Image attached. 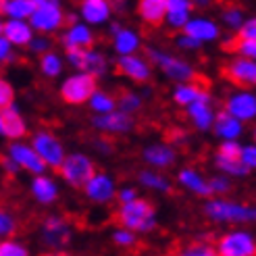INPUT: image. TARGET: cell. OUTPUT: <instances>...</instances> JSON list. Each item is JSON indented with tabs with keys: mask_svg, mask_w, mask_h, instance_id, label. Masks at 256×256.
Instances as JSON below:
<instances>
[{
	"mask_svg": "<svg viewBox=\"0 0 256 256\" xmlns=\"http://www.w3.org/2000/svg\"><path fill=\"white\" fill-rule=\"evenodd\" d=\"M98 90V82L90 78L86 73H65L58 80V98L65 102L67 106H86L90 96Z\"/></svg>",
	"mask_w": 256,
	"mask_h": 256,
	"instance_id": "cell-10",
	"label": "cell"
},
{
	"mask_svg": "<svg viewBox=\"0 0 256 256\" xmlns=\"http://www.w3.org/2000/svg\"><path fill=\"white\" fill-rule=\"evenodd\" d=\"M117 190H119V182L110 171L106 169H96L94 175L88 179L86 186L82 188L84 198L94 204V206H110L117 198Z\"/></svg>",
	"mask_w": 256,
	"mask_h": 256,
	"instance_id": "cell-11",
	"label": "cell"
},
{
	"mask_svg": "<svg viewBox=\"0 0 256 256\" xmlns=\"http://www.w3.org/2000/svg\"><path fill=\"white\" fill-rule=\"evenodd\" d=\"M173 256H216V254H214V248H212V242L198 238V240L188 242V244H184V246H179Z\"/></svg>",
	"mask_w": 256,
	"mask_h": 256,
	"instance_id": "cell-39",
	"label": "cell"
},
{
	"mask_svg": "<svg viewBox=\"0 0 256 256\" xmlns=\"http://www.w3.org/2000/svg\"><path fill=\"white\" fill-rule=\"evenodd\" d=\"M212 167H214V171L219 175H225L229 179H234V182H236V179L250 177V171L242 167V162L238 158H225L221 154H216V152L212 154Z\"/></svg>",
	"mask_w": 256,
	"mask_h": 256,
	"instance_id": "cell-37",
	"label": "cell"
},
{
	"mask_svg": "<svg viewBox=\"0 0 256 256\" xmlns=\"http://www.w3.org/2000/svg\"><path fill=\"white\" fill-rule=\"evenodd\" d=\"M110 50L114 56H130V54H140L144 50V36L140 30L132 28V25H121L117 34L110 36Z\"/></svg>",
	"mask_w": 256,
	"mask_h": 256,
	"instance_id": "cell-24",
	"label": "cell"
},
{
	"mask_svg": "<svg viewBox=\"0 0 256 256\" xmlns=\"http://www.w3.org/2000/svg\"><path fill=\"white\" fill-rule=\"evenodd\" d=\"M136 15L148 28H160L164 21V0H138Z\"/></svg>",
	"mask_w": 256,
	"mask_h": 256,
	"instance_id": "cell-31",
	"label": "cell"
},
{
	"mask_svg": "<svg viewBox=\"0 0 256 256\" xmlns=\"http://www.w3.org/2000/svg\"><path fill=\"white\" fill-rule=\"evenodd\" d=\"M223 78L240 90H252L256 86V60L232 56L223 67Z\"/></svg>",
	"mask_w": 256,
	"mask_h": 256,
	"instance_id": "cell-21",
	"label": "cell"
},
{
	"mask_svg": "<svg viewBox=\"0 0 256 256\" xmlns=\"http://www.w3.org/2000/svg\"><path fill=\"white\" fill-rule=\"evenodd\" d=\"M140 158L146 164V169L167 173L169 169H173L177 164L179 152L169 142H164V140H154V142H148L142 146Z\"/></svg>",
	"mask_w": 256,
	"mask_h": 256,
	"instance_id": "cell-13",
	"label": "cell"
},
{
	"mask_svg": "<svg viewBox=\"0 0 256 256\" xmlns=\"http://www.w3.org/2000/svg\"><path fill=\"white\" fill-rule=\"evenodd\" d=\"M140 196H142V192L138 190V186L136 184H123V186H119V190H117V198H114V202L119 204H130V202H134V200H138Z\"/></svg>",
	"mask_w": 256,
	"mask_h": 256,
	"instance_id": "cell-48",
	"label": "cell"
},
{
	"mask_svg": "<svg viewBox=\"0 0 256 256\" xmlns=\"http://www.w3.org/2000/svg\"><path fill=\"white\" fill-rule=\"evenodd\" d=\"M0 173L6 175V177H19L21 175V169L17 167V162L12 160L10 156L2 154V156H0Z\"/></svg>",
	"mask_w": 256,
	"mask_h": 256,
	"instance_id": "cell-54",
	"label": "cell"
},
{
	"mask_svg": "<svg viewBox=\"0 0 256 256\" xmlns=\"http://www.w3.org/2000/svg\"><path fill=\"white\" fill-rule=\"evenodd\" d=\"M67 8L60 0H34V10L28 19L34 34L54 38L67 25Z\"/></svg>",
	"mask_w": 256,
	"mask_h": 256,
	"instance_id": "cell-4",
	"label": "cell"
},
{
	"mask_svg": "<svg viewBox=\"0 0 256 256\" xmlns=\"http://www.w3.org/2000/svg\"><path fill=\"white\" fill-rule=\"evenodd\" d=\"M40 256H71V254H67V252H42Z\"/></svg>",
	"mask_w": 256,
	"mask_h": 256,
	"instance_id": "cell-55",
	"label": "cell"
},
{
	"mask_svg": "<svg viewBox=\"0 0 256 256\" xmlns=\"http://www.w3.org/2000/svg\"><path fill=\"white\" fill-rule=\"evenodd\" d=\"M90 146H92V150L96 152L98 156L102 158H110L114 152H117V146H114V142L110 138H104V136H96L92 142H90Z\"/></svg>",
	"mask_w": 256,
	"mask_h": 256,
	"instance_id": "cell-45",
	"label": "cell"
},
{
	"mask_svg": "<svg viewBox=\"0 0 256 256\" xmlns=\"http://www.w3.org/2000/svg\"><path fill=\"white\" fill-rule=\"evenodd\" d=\"M142 54L148 58L152 69H156L162 78L167 82H171L173 86L198 82V67L188 56H182V54H177L173 50L158 46V44L146 46Z\"/></svg>",
	"mask_w": 256,
	"mask_h": 256,
	"instance_id": "cell-1",
	"label": "cell"
},
{
	"mask_svg": "<svg viewBox=\"0 0 256 256\" xmlns=\"http://www.w3.org/2000/svg\"><path fill=\"white\" fill-rule=\"evenodd\" d=\"M210 134L219 140V142H242V138L246 136V125L219 108L216 110Z\"/></svg>",
	"mask_w": 256,
	"mask_h": 256,
	"instance_id": "cell-26",
	"label": "cell"
},
{
	"mask_svg": "<svg viewBox=\"0 0 256 256\" xmlns=\"http://www.w3.org/2000/svg\"><path fill=\"white\" fill-rule=\"evenodd\" d=\"M204 219L221 227H248L256 221V206L238 198H206L202 204Z\"/></svg>",
	"mask_w": 256,
	"mask_h": 256,
	"instance_id": "cell-2",
	"label": "cell"
},
{
	"mask_svg": "<svg viewBox=\"0 0 256 256\" xmlns=\"http://www.w3.org/2000/svg\"><path fill=\"white\" fill-rule=\"evenodd\" d=\"M240 148H242V142H219V146H216L214 152L225 156V158H238Z\"/></svg>",
	"mask_w": 256,
	"mask_h": 256,
	"instance_id": "cell-52",
	"label": "cell"
},
{
	"mask_svg": "<svg viewBox=\"0 0 256 256\" xmlns=\"http://www.w3.org/2000/svg\"><path fill=\"white\" fill-rule=\"evenodd\" d=\"M86 106L90 108V112H92V117L112 112V110H117V94H112L110 90L98 86V90H96L92 96H90Z\"/></svg>",
	"mask_w": 256,
	"mask_h": 256,
	"instance_id": "cell-33",
	"label": "cell"
},
{
	"mask_svg": "<svg viewBox=\"0 0 256 256\" xmlns=\"http://www.w3.org/2000/svg\"><path fill=\"white\" fill-rule=\"evenodd\" d=\"M0 136H2V114H0Z\"/></svg>",
	"mask_w": 256,
	"mask_h": 256,
	"instance_id": "cell-57",
	"label": "cell"
},
{
	"mask_svg": "<svg viewBox=\"0 0 256 256\" xmlns=\"http://www.w3.org/2000/svg\"><path fill=\"white\" fill-rule=\"evenodd\" d=\"M236 36H238V40H256V17L248 15Z\"/></svg>",
	"mask_w": 256,
	"mask_h": 256,
	"instance_id": "cell-51",
	"label": "cell"
},
{
	"mask_svg": "<svg viewBox=\"0 0 256 256\" xmlns=\"http://www.w3.org/2000/svg\"><path fill=\"white\" fill-rule=\"evenodd\" d=\"M4 154L10 156L17 162V167L21 169V173H28L32 177L36 175H44L48 173V169L44 167V162L40 160V156L34 152V148L30 146L28 140H19V142H10L6 144Z\"/></svg>",
	"mask_w": 256,
	"mask_h": 256,
	"instance_id": "cell-19",
	"label": "cell"
},
{
	"mask_svg": "<svg viewBox=\"0 0 256 256\" xmlns=\"http://www.w3.org/2000/svg\"><path fill=\"white\" fill-rule=\"evenodd\" d=\"M17 102V90L12 86V82L4 75H0V110L15 104Z\"/></svg>",
	"mask_w": 256,
	"mask_h": 256,
	"instance_id": "cell-44",
	"label": "cell"
},
{
	"mask_svg": "<svg viewBox=\"0 0 256 256\" xmlns=\"http://www.w3.org/2000/svg\"><path fill=\"white\" fill-rule=\"evenodd\" d=\"M62 48V52H75V50H86V48H94L98 42V36L92 28H88L82 21H73L67 23L56 36V40Z\"/></svg>",
	"mask_w": 256,
	"mask_h": 256,
	"instance_id": "cell-15",
	"label": "cell"
},
{
	"mask_svg": "<svg viewBox=\"0 0 256 256\" xmlns=\"http://www.w3.org/2000/svg\"><path fill=\"white\" fill-rule=\"evenodd\" d=\"M34 0H0V17L4 21H28Z\"/></svg>",
	"mask_w": 256,
	"mask_h": 256,
	"instance_id": "cell-34",
	"label": "cell"
},
{
	"mask_svg": "<svg viewBox=\"0 0 256 256\" xmlns=\"http://www.w3.org/2000/svg\"><path fill=\"white\" fill-rule=\"evenodd\" d=\"M2 114V140L6 142H19V140H25L30 136V121L23 114V110L19 108V104H10L6 108L0 110Z\"/></svg>",
	"mask_w": 256,
	"mask_h": 256,
	"instance_id": "cell-23",
	"label": "cell"
},
{
	"mask_svg": "<svg viewBox=\"0 0 256 256\" xmlns=\"http://www.w3.org/2000/svg\"><path fill=\"white\" fill-rule=\"evenodd\" d=\"M30 146L34 148V152L38 156H40V160L44 162V167L50 171H56L60 167L62 158L67 156V146L65 142H62V138L54 132L50 130V127H38L36 132L30 134Z\"/></svg>",
	"mask_w": 256,
	"mask_h": 256,
	"instance_id": "cell-7",
	"label": "cell"
},
{
	"mask_svg": "<svg viewBox=\"0 0 256 256\" xmlns=\"http://www.w3.org/2000/svg\"><path fill=\"white\" fill-rule=\"evenodd\" d=\"M112 71L121 75L123 80L132 82L134 86H146L152 82V75H154V69H152V65L142 52L130 56H114Z\"/></svg>",
	"mask_w": 256,
	"mask_h": 256,
	"instance_id": "cell-12",
	"label": "cell"
},
{
	"mask_svg": "<svg viewBox=\"0 0 256 256\" xmlns=\"http://www.w3.org/2000/svg\"><path fill=\"white\" fill-rule=\"evenodd\" d=\"M0 256H34L28 242H23L19 236L0 242Z\"/></svg>",
	"mask_w": 256,
	"mask_h": 256,
	"instance_id": "cell-42",
	"label": "cell"
},
{
	"mask_svg": "<svg viewBox=\"0 0 256 256\" xmlns=\"http://www.w3.org/2000/svg\"><path fill=\"white\" fill-rule=\"evenodd\" d=\"M52 48H54V38L40 36V34H36V36H34V40L28 44L30 54H34V56H38V58H40L42 54H46V52H50Z\"/></svg>",
	"mask_w": 256,
	"mask_h": 256,
	"instance_id": "cell-43",
	"label": "cell"
},
{
	"mask_svg": "<svg viewBox=\"0 0 256 256\" xmlns=\"http://www.w3.org/2000/svg\"><path fill=\"white\" fill-rule=\"evenodd\" d=\"M175 184L179 186V190H184L196 198H202V200L210 198L208 177L202 173V169L194 167V164H184V167H179L175 173Z\"/></svg>",
	"mask_w": 256,
	"mask_h": 256,
	"instance_id": "cell-22",
	"label": "cell"
},
{
	"mask_svg": "<svg viewBox=\"0 0 256 256\" xmlns=\"http://www.w3.org/2000/svg\"><path fill=\"white\" fill-rule=\"evenodd\" d=\"M169 144H171L173 148L190 144V134L184 130V127H173V130L169 132Z\"/></svg>",
	"mask_w": 256,
	"mask_h": 256,
	"instance_id": "cell-53",
	"label": "cell"
},
{
	"mask_svg": "<svg viewBox=\"0 0 256 256\" xmlns=\"http://www.w3.org/2000/svg\"><path fill=\"white\" fill-rule=\"evenodd\" d=\"M75 15L82 23H86L88 28H92L94 32L98 28H106L114 17V8L110 0H82L78 4Z\"/></svg>",
	"mask_w": 256,
	"mask_h": 256,
	"instance_id": "cell-18",
	"label": "cell"
},
{
	"mask_svg": "<svg viewBox=\"0 0 256 256\" xmlns=\"http://www.w3.org/2000/svg\"><path fill=\"white\" fill-rule=\"evenodd\" d=\"M136 186L138 190L142 192H152V194H160V196H167L173 192V179L167 173H160V171H152V169H142L138 171L136 175Z\"/></svg>",
	"mask_w": 256,
	"mask_h": 256,
	"instance_id": "cell-29",
	"label": "cell"
},
{
	"mask_svg": "<svg viewBox=\"0 0 256 256\" xmlns=\"http://www.w3.org/2000/svg\"><path fill=\"white\" fill-rule=\"evenodd\" d=\"M216 256H256V236L250 227H229L214 238Z\"/></svg>",
	"mask_w": 256,
	"mask_h": 256,
	"instance_id": "cell-9",
	"label": "cell"
},
{
	"mask_svg": "<svg viewBox=\"0 0 256 256\" xmlns=\"http://www.w3.org/2000/svg\"><path fill=\"white\" fill-rule=\"evenodd\" d=\"M114 219L125 229L134 232L138 238L148 236L158 227V210L154 206V202L146 196H140L138 200L130 204H121L114 210Z\"/></svg>",
	"mask_w": 256,
	"mask_h": 256,
	"instance_id": "cell-3",
	"label": "cell"
},
{
	"mask_svg": "<svg viewBox=\"0 0 256 256\" xmlns=\"http://www.w3.org/2000/svg\"><path fill=\"white\" fill-rule=\"evenodd\" d=\"M248 17V12L242 8L240 4H225L219 12V19H216V23H219V28L229 32V34H238V30L244 25Z\"/></svg>",
	"mask_w": 256,
	"mask_h": 256,
	"instance_id": "cell-35",
	"label": "cell"
},
{
	"mask_svg": "<svg viewBox=\"0 0 256 256\" xmlns=\"http://www.w3.org/2000/svg\"><path fill=\"white\" fill-rule=\"evenodd\" d=\"M173 44H175V48H177V52H182V56H184V54H196V52H200V50H202V46H200L198 42H194L192 38H188V36H184V34H177L175 40H173Z\"/></svg>",
	"mask_w": 256,
	"mask_h": 256,
	"instance_id": "cell-47",
	"label": "cell"
},
{
	"mask_svg": "<svg viewBox=\"0 0 256 256\" xmlns=\"http://www.w3.org/2000/svg\"><path fill=\"white\" fill-rule=\"evenodd\" d=\"M19 227H21L19 214L8 206H0V242L17 238Z\"/></svg>",
	"mask_w": 256,
	"mask_h": 256,
	"instance_id": "cell-38",
	"label": "cell"
},
{
	"mask_svg": "<svg viewBox=\"0 0 256 256\" xmlns=\"http://www.w3.org/2000/svg\"><path fill=\"white\" fill-rule=\"evenodd\" d=\"M38 71L44 80H60L62 75L67 73V65H65V56L62 52H58L56 48H52L50 52L42 54L38 58Z\"/></svg>",
	"mask_w": 256,
	"mask_h": 256,
	"instance_id": "cell-32",
	"label": "cell"
},
{
	"mask_svg": "<svg viewBox=\"0 0 256 256\" xmlns=\"http://www.w3.org/2000/svg\"><path fill=\"white\" fill-rule=\"evenodd\" d=\"M144 106H146V94L138 92V90L127 88L117 94V110L130 114V117H136Z\"/></svg>",
	"mask_w": 256,
	"mask_h": 256,
	"instance_id": "cell-36",
	"label": "cell"
},
{
	"mask_svg": "<svg viewBox=\"0 0 256 256\" xmlns=\"http://www.w3.org/2000/svg\"><path fill=\"white\" fill-rule=\"evenodd\" d=\"M0 75H2V67H0Z\"/></svg>",
	"mask_w": 256,
	"mask_h": 256,
	"instance_id": "cell-58",
	"label": "cell"
},
{
	"mask_svg": "<svg viewBox=\"0 0 256 256\" xmlns=\"http://www.w3.org/2000/svg\"><path fill=\"white\" fill-rule=\"evenodd\" d=\"M2 25H4V19L0 17V36H2Z\"/></svg>",
	"mask_w": 256,
	"mask_h": 256,
	"instance_id": "cell-56",
	"label": "cell"
},
{
	"mask_svg": "<svg viewBox=\"0 0 256 256\" xmlns=\"http://www.w3.org/2000/svg\"><path fill=\"white\" fill-rule=\"evenodd\" d=\"M188 38H192L194 42H198L200 46H206V44H216L223 40V30L219 28L214 17L210 15H194L190 17V21L184 25V30L179 32Z\"/></svg>",
	"mask_w": 256,
	"mask_h": 256,
	"instance_id": "cell-17",
	"label": "cell"
},
{
	"mask_svg": "<svg viewBox=\"0 0 256 256\" xmlns=\"http://www.w3.org/2000/svg\"><path fill=\"white\" fill-rule=\"evenodd\" d=\"M17 60H19V52L0 36V67L12 65V62H17Z\"/></svg>",
	"mask_w": 256,
	"mask_h": 256,
	"instance_id": "cell-50",
	"label": "cell"
},
{
	"mask_svg": "<svg viewBox=\"0 0 256 256\" xmlns=\"http://www.w3.org/2000/svg\"><path fill=\"white\" fill-rule=\"evenodd\" d=\"M34 30L28 21H4L2 25V38L17 50L28 48V44L34 40Z\"/></svg>",
	"mask_w": 256,
	"mask_h": 256,
	"instance_id": "cell-30",
	"label": "cell"
},
{
	"mask_svg": "<svg viewBox=\"0 0 256 256\" xmlns=\"http://www.w3.org/2000/svg\"><path fill=\"white\" fill-rule=\"evenodd\" d=\"M92 130L98 136L104 138H125L136 132V117H130L121 110H112L106 114H98V117H92L90 121Z\"/></svg>",
	"mask_w": 256,
	"mask_h": 256,
	"instance_id": "cell-16",
	"label": "cell"
},
{
	"mask_svg": "<svg viewBox=\"0 0 256 256\" xmlns=\"http://www.w3.org/2000/svg\"><path fill=\"white\" fill-rule=\"evenodd\" d=\"M62 56H65V65L71 67V71L86 73L96 82L106 80L112 73V58L108 56V52H104L98 46L75 50V52H62Z\"/></svg>",
	"mask_w": 256,
	"mask_h": 256,
	"instance_id": "cell-5",
	"label": "cell"
},
{
	"mask_svg": "<svg viewBox=\"0 0 256 256\" xmlns=\"http://www.w3.org/2000/svg\"><path fill=\"white\" fill-rule=\"evenodd\" d=\"M234 52H236L234 56H242V58L256 60V40H236Z\"/></svg>",
	"mask_w": 256,
	"mask_h": 256,
	"instance_id": "cell-49",
	"label": "cell"
},
{
	"mask_svg": "<svg viewBox=\"0 0 256 256\" xmlns=\"http://www.w3.org/2000/svg\"><path fill=\"white\" fill-rule=\"evenodd\" d=\"M110 244L117 246V248H121V250H134V248L140 244V238H138L134 232H130V229L117 225V227H114L112 232H110Z\"/></svg>",
	"mask_w": 256,
	"mask_h": 256,
	"instance_id": "cell-41",
	"label": "cell"
},
{
	"mask_svg": "<svg viewBox=\"0 0 256 256\" xmlns=\"http://www.w3.org/2000/svg\"><path fill=\"white\" fill-rule=\"evenodd\" d=\"M96 169L98 167H96V160L92 158V154H88L84 150H71V152H67V156L62 158L60 167L56 169V173H58L56 179L71 190H82L88 179L94 175Z\"/></svg>",
	"mask_w": 256,
	"mask_h": 256,
	"instance_id": "cell-8",
	"label": "cell"
},
{
	"mask_svg": "<svg viewBox=\"0 0 256 256\" xmlns=\"http://www.w3.org/2000/svg\"><path fill=\"white\" fill-rule=\"evenodd\" d=\"M208 98H214V96L210 94V90L200 82L177 84V86L171 88V102L182 110H186L188 106L196 104V102H200V100H208Z\"/></svg>",
	"mask_w": 256,
	"mask_h": 256,
	"instance_id": "cell-25",
	"label": "cell"
},
{
	"mask_svg": "<svg viewBox=\"0 0 256 256\" xmlns=\"http://www.w3.org/2000/svg\"><path fill=\"white\" fill-rule=\"evenodd\" d=\"M194 15V2L192 0H164V21L162 25L171 32L179 34L184 25Z\"/></svg>",
	"mask_w": 256,
	"mask_h": 256,
	"instance_id": "cell-28",
	"label": "cell"
},
{
	"mask_svg": "<svg viewBox=\"0 0 256 256\" xmlns=\"http://www.w3.org/2000/svg\"><path fill=\"white\" fill-rule=\"evenodd\" d=\"M30 196L38 206H54L60 200V182L52 175V173H44V175H36L30 179Z\"/></svg>",
	"mask_w": 256,
	"mask_h": 256,
	"instance_id": "cell-20",
	"label": "cell"
},
{
	"mask_svg": "<svg viewBox=\"0 0 256 256\" xmlns=\"http://www.w3.org/2000/svg\"><path fill=\"white\" fill-rule=\"evenodd\" d=\"M234 179H229L225 175L214 173L208 177V192H210V198H229L234 192Z\"/></svg>",
	"mask_w": 256,
	"mask_h": 256,
	"instance_id": "cell-40",
	"label": "cell"
},
{
	"mask_svg": "<svg viewBox=\"0 0 256 256\" xmlns=\"http://www.w3.org/2000/svg\"><path fill=\"white\" fill-rule=\"evenodd\" d=\"M38 236L46 252H65L75 240V227L62 212H50L42 219Z\"/></svg>",
	"mask_w": 256,
	"mask_h": 256,
	"instance_id": "cell-6",
	"label": "cell"
},
{
	"mask_svg": "<svg viewBox=\"0 0 256 256\" xmlns=\"http://www.w3.org/2000/svg\"><path fill=\"white\" fill-rule=\"evenodd\" d=\"M186 117L190 125L194 127L200 134H208L212 130V123L216 117V106H214V98L208 100H200L196 104H192L186 108Z\"/></svg>",
	"mask_w": 256,
	"mask_h": 256,
	"instance_id": "cell-27",
	"label": "cell"
},
{
	"mask_svg": "<svg viewBox=\"0 0 256 256\" xmlns=\"http://www.w3.org/2000/svg\"><path fill=\"white\" fill-rule=\"evenodd\" d=\"M227 114H232L240 123H252L256 119V94L254 90H229L227 96L223 98V108Z\"/></svg>",
	"mask_w": 256,
	"mask_h": 256,
	"instance_id": "cell-14",
	"label": "cell"
},
{
	"mask_svg": "<svg viewBox=\"0 0 256 256\" xmlns=\"http://www.w3.org/2000/svg\"><path fill=\"white\" fill-rule=\"evenodd\" d=\"M238 160L242 162V167H244V169H248V171L252 173V171L256 169V144H254V142L242 144Z\"/></svg>",
	"mask_w": 256,
	"mask_h": 256,
	"instance_id": "cell-46",
	"label": "cell"
}]
</instances>
